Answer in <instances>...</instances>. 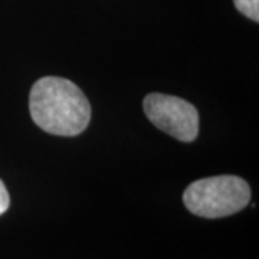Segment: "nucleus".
<instances>
[{"label": "nucleus", "instance_id": "nucleus-5", "mask_svg": "<svg viewBox=\"0 0 259 259\" xmlns=\"http://www.w3.org/2000/svg\"><path fill=\"white\" fill-rule=\"evenodd\" d=\"M9 204L10 197L9 193H8V189H6L5 183L0 180V214H3V213L9 209Z\"/></svg>", "mask_w": 259, "mask_h": 259}, {"label": "nucleus", "instance_id": "nucleus-4", "mask_svg": "<svg viewBox=\"0 0 259 259\" xmlns=\"http://www.w3.org/2000/svg\"><path fill=\"white\" fill-rule=\"evenodd\" d=\"M235 8L253 22H259V0H233Z\"/></svg>", "mask_w": 259, "mask_h": 259}, {"label": "nucleus", "instance_id": "nucleus-1", "mask_svg": "<svg viewBox=\"0 0 259 259\" xmlns=\"http://www.w3.org/2000/svg\"><path fill=\"white\" fill-rule=\"evenodd\" d=\"M29 110L39 128L62 137L81 134L91 120V105L85 94L61 76H45L33 83Z\"/></svg>", "mask_w": 259, "mask_h": 259}, {"label": "nucleus", "instance_id": "nucleus-3", "mask_svg": "<svg viewBox=\"0 0 259 259\" xmlns=\"http://www.w3.org/2000/svg\"><path fill=\"white\" fill-rule=\"evenodd\" d=\"M147 118L158 130L179 141L190 143L199 136V112L193 104L175 95L153 93L143 101Z\"/></svg>", "mask_w": 259, "mask_h": 259}, {"label": "nucleus", "instance_id": "nucleus-2", "mask_svg": "<svg viewBox=\"0 0 259 259\" xmlns=\"http://www.w3.org/2000/svg\"><path fill=\"white\" fill-rule=\"evenodd\" d=\"M190 212L207 219H218L241 212L250 202L249 185L238 176H213L196 180L183 193Z\"/></svg>", "mask_w": 259, "mask_h": 259}]
</instances>
